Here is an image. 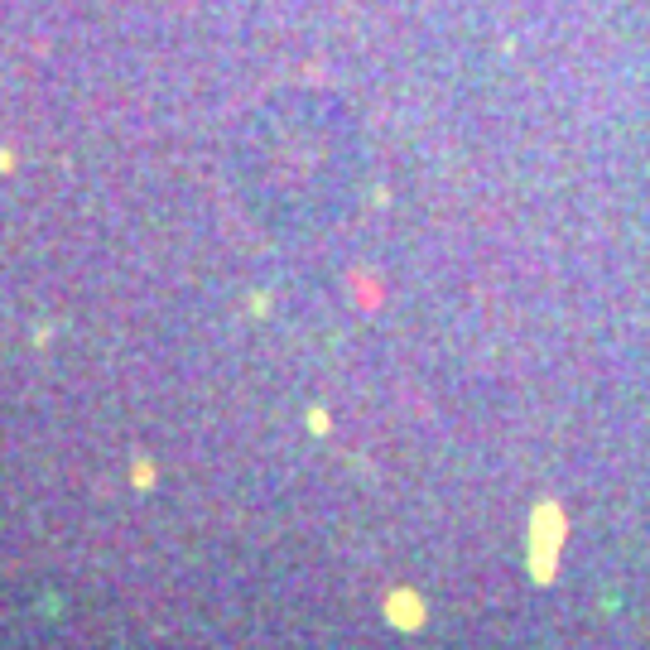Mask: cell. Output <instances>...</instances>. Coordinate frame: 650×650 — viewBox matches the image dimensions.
<instances>
[{
  "instance_id": "1",
  "label": "cell",
  "mask_w": 650,
  "mask_h": 650,
  "mask_svg": "<svg viewBox=\"0 0 650 650\" xmlns=\"http://www.w3.org/2000/svg\"><path fill=\"white\" fill-rule=\"evenodd\" d=\"M391 616L400 626H414V616H424V607L414 598H405V592H395V598H391Z\"/></svg>"
}]
</instances>
